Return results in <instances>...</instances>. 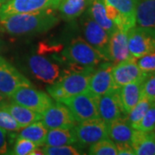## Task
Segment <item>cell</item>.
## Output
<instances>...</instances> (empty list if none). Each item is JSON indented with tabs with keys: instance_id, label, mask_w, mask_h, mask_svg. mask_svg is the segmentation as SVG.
<instances>
[{
	"instance_id": "obj_10",
	"label": "cell",
	"mask_w": 155,
	"mask_h": 155,
	"mask_svg": "<svg viewBox=\"0 0 155 155\" xmlns=\"http://www.w3.org/2000/svg\"><path fill=\"white\" fill-rule=\"evenodd\" d=\"M41 121L48 129L52 128H73L77 121L66 104L57 102L41 115Z\"/></svg>"
},
{
	"instance_id": "obj_1",
	"label": "cell",
	"mask_w": 155,
	"mask_h": 155,
	"mask_svg": "<svg viewBox=\"0 0 155 155\" xmlns=\"http://www.w3.org/2000/svg\"><path fill=\"white\" fill-rule=\"evenodd\" d=\"M59 22L54 9L17 13L0 17V29L11 35H33L46 33Z\"/></svg>"
},
{
	"instance_id": "obj_25",
	"label": "cell",
	"mask_w": 155,
	"mask_h": 155,
	"mask_svg": "<svg viewBox=\"0 0 155 155\" xmlns=\"http://www.w3.org/2000/svg\"><path fill=\"white\" fill-rule=\"evenodd\" d=\"M48 131V129L45 127L43 122L40 120L29 124L26 127H22L19 130V134L17 137L28 139L35 142V144L41 147L44 145Z\"/></svg>"
},
{
	"instance_id": "obj_24",
	"label": "cell",
	"mask_w": 155,
	"mask_h": 155,
	"mask_svg": "<svg viewBox=\"0 0 155 155\" xmlns=\"http://www.w3.org/2000/svg\"><path fill=\"white\" fill-rule=\"evenodd\" d=\"M77 143L73 128H52L48 129L44 145L63 146Z\"/></svg>"
},
{
	"instance_id": "obj_21",
	"label": "cell",
	"mask_w": 155,
	"mask_h": 155,
	"mask_svg": "<svg viewBox=\"0 0 155 155\" xmlns=\"http://www.w3.org/2000/svg\"><path fill=\"white\" fill-rule=\"evenodd\" d=\"M2 107H4L6 110L11 113V116L15 118V120L21 127H26L29 124L36 121H40L41 119V114L13 102L8 103Z\"/></svg>"
},
{
	"instance_id": "obj_5",
	"label": "cell",
	"mask_w": 155,
	"mask_h": 155,
	"mask_svg": "<svg viewBox=\"0 0 155 155\" xmlns=\"http://www.w3.org/2000/svg\"><path fill=\"white\" fill-rule=\"evenodd\" d=\"M77 143L83 147H90L102 140L109 138L108 124L100 117L78 122L73 127Z\"/></svg>"
},
{
	"instance_id": "obj_16",
	"label": "cell",
	"mask_w": 155,
	"mask_h": 155,
	"mask_svg": "<svg viewBox=\"0 0 155 155\" xmlns=\"http://www.w3.org/2000/svg\"><path fill=\"white\" fill-rule=\"evenodd\" d=\"M109 57L114 65L122 61L134 59L131 55L127 43V32L116 29L110 35L109 40Z\"/></svg>"
},
{
	"instance_id": "obj_2",
	"label": "cell",
	"mask_w": 155,
	"mask_h": 155,
	"mask_svg": "<svg viewBox=\"0 0 155 155\" xmlns=\"http://www.w3.org/2000/svg\"><path fill=\"white\" fill-rule=\"evenodd\" d=\"M61 61L68 64L84 67H95L104 61L103 57L92 46L82 37L73 38L61 53Z\"/></svg>"
},
{
	"instance_id": "obj_23",
	"label": "cell",
	"mask_w": 155,
	"mask_h": 155,
	"mask_svg": "<svg viewBox=\"0 0 155 155\" xmlns=\"http://www.w3.org/2000/svg\"><path fill=\"white\" fill-rule=\"evenodd\" d=\"M136 22L139 26L155 28V0H138Z\"/></svg>"
},
{
	"instance_id": "obj_32",
	"label": "cell",
	"mask_w": 155,
	"mask_h": 155,
	"mask_svg": "<svg viewBox=\"0 0 155 155\" xmlns=\"http://www.w3.org/2000/svg\"><path fill=\"white\" fill-rule=\"evenodd\" d=\"M155 127V100H153L150 105L149 109L146 112L142 120L139 123L137 130L149 132L153 131Z\"/></svg>"
},
{
	"instance_id": "obj_30",
	"label": "cell",
	"mask_w": 155,
	"mask_h": 155,
	"mask_svg": "<svg viewBox=\"0 0 155 155\" xmlns=\"http://www.w3.org/2000/svg\"><path fill=\"white\" fill-rule=\"evenodd\" d=\"M44 154L47 155H79L82 154L81 151L72 145L63 146H47L43 145L41 147Z\"/></svg>"
},
{
	"instance_id": "obj_20",
	"label": "cell",
	"mask_w": 155,
	"mask_h": 155,
	"mask_svg": "<svg viewBox=\"0 0 155 155\" xmlns=\"http://www.w3.org/2000/svg\"><path fill=\"white\" fill-rule=\"evenodd\" d=\"M131 146L137 155H155V133L134 130Z\"/></svg>"
},
{
	"instance_id": "obj_11",
	"label": "cell",
	"mask_w": 155,
	"mask_h": 155,
	"mask_svg": "<svg viewBox=\"0 0 155 155\" xmlns=\"http://www.w3.org/2000/svg\"><path fill=\"white\" fill-rule=\"evenodd\" d=\"M61 0H9L0 6V17L57 9Z\"/></svg>"
},
{
	"instance_id": "obj_26",
	"label": "cell",
	"mask_w": 155,
	"mask_h": 155,
	"mask_svg": "<svg viewBox=\"0 0 155 155\" xmlns=\"http://www.w3.org/2000/svg\"><path fill=\"white\" fill-rule=\"evenodd\" d=\"M115 7L117 11L129 21L136 23V8L138 0H104Z\"/></svg>"
},
{
	"instance_id": "obj_6",
	"label": "cell",
	"mask_w": 155,
	"mask_h": 155,
	"mask_svg": "<svg viewBox=\"0 0 155 155\" xmlns=\"http://www.w3.org/2000/svg\"><path fill=\"white\" fill-rule=\"evenodd\" d=\"M10 99L13 103L24 106L41 115L53 104V100L49 95L35 90L33 86H22L17 89Z\"/></svg>"
},
{
	"instance_id": "obj_34",
	"label": "cell",
	"mask_w": 155,
	"mask_h": 155,
	"mask_svg": "<svg viewBox=\"0 0 155 155\" xmlns=\"http://www.w3.org/2000/svg\"><path fill=\"white\" fill-rule=\"evenodd\" d=\"M47 90H48V92L50 97L53 99L55 100L56 102L62 103L64 100L68 98L67 92L61 86V84L59 83V81H56L55 83L49 84L47 87Z\"/></svg>"
},
{
	"instance_id": "obj_19",
	"label": "cell",
	"mask_w": 155,
	"mask_h": 155,
	"mask_svg": "<svg viewBox=\"0 0 155 155\" xmlns=\"http://www.w3.org/2000/svg\"><path fill=\"white\" fill-rule=\"evenodd\" d=\"M88 7L87 14L102 28L105 29L109 35L117 29L116 24L107 16L104 0H90Z\"/></svg>"
},
{
	"instance_id": "obj_38",
	"label": "cell",
	"mask_w": 155,
	"mask_h": 155,
	"mask_svg": "<svg viewBox=\"0 0 155 155\" xmlns=\"http://www.w3.org/2000/svg\"><path fill=\"white\" fill-rule=\"evenodd\" d=\"M117 148V154L119 155H134V151L132 146L129 144H116Z\"/></svg>"
},
{
	"instance_id": "obj_18",
	"label": "cell",
	"mask_w": 155,
	"mask_h": 155,
	"mask_svg": "<svg viewBox=\"0 0 155 155\" xmlns=\"http://www.w3.org/2000/svg\"><path fill=\"white\" fill-rule=\"evenodd\" d=\"M134 130L135 129L127 121V116H121L115 121L108 123L109 138L116 144L131 145Z\"/></svg>"
},
{
	"instance_id": "obj_13",
	"label": "cell",
	"mask_w": 155,
	"mask_h": 155,
	"mask_svg": "<svg viewBox=\"0 0 155 155\" xmlns=\"http://www.w3.org/2000/svg\"><path fill=\"white\" fill-rule=\"evenodd\" d=\"M99 117L108 124L121 117L123 114L119 96V88L113 89L108 93L97 97Z\"/></svg>"
},
{
	"instance_id": "obj_37",
	"label": "cell",
	"mask_w": 155,
	"mask_h": 155,
	"mask_svg": "<svg viewBox=\"0 0 155 155\" xmlns=\"http://www.w3.org/2000/svg\"><path fill=\"white\" fill-rule=\"evenodd\" d=\"M8 152L7 131L0 127V154H7Z\"/></svg>"
},
{
	"instance_id": "obj_41",
	"label": "cell",
	"mask_w": 155,
	"mask_h": 155,
	"mask_svg": "<svg viewBox=\"0 0 155 155\" xmlns=\"http://www.w3.org/2000/svg\"><path fill=\"white\" fill-rule=\"evenodd\" d=\"M153 130H154V131H153V132H154V133H155V127H154V128H153Z\"/></svg>"
},
{
	"instance_id": "obj_14",
	"label": "cell",
	"mask_w": 155,
	"mask_h": 155,
	"mask_svg": "<svg viewBox=\"0 0 155 155\" xmlns=\"http://www.w3.org/2000/svg\"><path fill=\"white\" fill-rule=\"evenodd\" d=\"M149 74L142 72L137 65L136 59L125 61L114 65L112 69V76L116 88L133 81L146 78Z\"/></svg>"
},
{
	"instance_id": "obj_8",
	"label": "cell",
	"mask_w": 155,
	"mask_h": 155,
	"mask_svg": "<svg viewBox=\"0 0 155 155\" xmlns=\"http://www.w3.org/2000/svg\"><path fill=\"white\" fill-rule=\"evenodd\" d=\"M22 86H33V84L11 63L0 56V91L10 98L17 89Z\"/></svg>"
},
{
	"instance_id": "obj_22",
	"label": "cell",
	"mask_w": 155,
	"mask_h": 155,
	"mask_svg": "<svg viewBox=\"0 0 155 155\" xmlns=\"http://www.w3.org/2000/svg\"><path fill=\"white\" fill-rule=\"evenodd\" d=\"M89 3L90 0H61L57 8L61 17L70 22L83 14L88 7Z\"/></svg>"
},
{
	"instance_id": "obj_17",
	"label": "cell",
	"mask_w": 155,
	"mask_h": 155,
	"mask_svg": "<svg viewBox=\"0 0 155 155\" xmlns=\"http://www.w3.org/2000/svg\"><path fill=\"white\" fill-rule=\"evenodd\" d=\"M146 78L135 80L119 88L120 101L124 116H127L142 97V89Z\"/></svg>"
},
{
	"instance_id": "obj_4",
	"label": "cell",
	"mask_w": 155,
	"mask_h": 155,
	"mask_svg": "<svg viewBox=\"0 0 155 155\" xmlns=\"http://www.w3.org/2000/svg\"><path fill=\"white\" fill-rule=\"evenodd\" d=\"M127 43L134 59L155 51V28L134 26L127 31Z\"/></svg>"
},
{
	"instance_id": "obj_15",
	"label": "cell",
	"mask_w": 155,
	"mask_h": 155,
	"mask_svg": "<svg viewBox=\"0 0 155 155\" xmlns=\"http://www.w3.org/2000/svg\"><path fill=\"white\" fill-rule=\"evenodd\" d=\"M94 70L95 67H91L82 72H70L60 78L58 81L70 97L88 91L90 78Z\"/></svg>"
},
{
	"instance_id": "obj_27",
	"label": "cell",
	"mask_w": 155,
	"mask_h": 155,
	"mask_svg": "<svg viewBox=\"0 0 155 155\" xmlns=\"http://www.w3.org/2000/svg\"><path fill=\"white\" fill-rule=\"evenodd\" d=\"M152 102L153 101L150 100L149 98L146 97H142L137 103V104L134 106L131 111L127 115V121L134 129L137 128L139 123L142 120L146 112L149 109Z\"/></svg>"
},
{
	"instance_id": "obj_12",
	"label": "cell",
	"mask_w": 155,
	"mask_h": 155,
	"mask_svg": "<svg viewBox=\"0 0 155 155\" xmlns=\"http://www.w3.org/2000/svg\"><path fill=\"white\" fill-rule=\"evenodd\" d=\"M113 67L114 64L108 61L102 63L97 70L95 69L90 78L88 86V91L91 94L99 97L116 88L112 76Z\"/></svg>"
},
{
	"instance_id": "obj_33",
	"label": "cell",
	"mask_w": 155,
	"mask_h": 155,
	"mask_svg": "<svg viewBox=\"0 0 155 155\" xmlns=\"http://www.w3.org/2000/svg\"><path fill=\"white\" fill-rule=\"evenodd\" d=\"M137 65L140 69L147 74L155 72V51L138 58Z\"/></svg>"
},
{
	"instance_id": "obj_7",
	"label": "cell",
	"mask_w": 155,
	"mask_h": 155,
	"mask_svg": "<svg viewBox=\"0 0 155 155\" xmlns=\"http://www.w3.org/2000/svg\"><path fill=\"white\" fill-rule=\"evenodd\" d=\"M81 24L84 40L99 53L104 61H110L109 33L95 22L88 14L82 19Z\"/></svg>"
},
{
	"instance_id": "obj_28",
	"label": "cell",
	"mask_w": 155,
	"mask_h": 155,
	"mask_svg": "<svg viewBox=\"0 0 155 155\" xmlns=\"http://www.w3.org/2000/svg\"><path fill=\"white\" fill-rule=\"evenodd\" d=\"M88 153L91 155H117V148L114 141L106 138L90 146Z\"/></svg>"
},
{
	"instance_id": "obj_9",
	"label": "cell",
	"mask_w": 155,
	"mask_h": 155,
	"mask_svg": "<svg viewBox=\"0 0 155 155\" xmlns=\"http://www.w3.org/2000/svg\"><path fill=\"white\" fill-rule=\"evenodd\" d=\"M29 71L38 80L52 84L61 78V67L41 54H33L28 58Z\"/></svg>"
},
{
	"instance_id": "obj_36",
	"label": "cell",
	"mask_w": 155,
	"mask_h": 155,
	"mask_svg": "<svg viewBox=\"0 0 155 155\" xmlns=\"http://www.w3.org/2000/svg\"><path fill=\"white\" fill-rule=\"evenodd\" d=\"M142 97L155 100V72L149 74L145 79L142 89Z\"/></svg>"
},
{
	"instance_id": "obj_31",
	"label": "cell",
	"mask_w": 155,
	"mask_h": 155,
	"mask_svg": "<svg viewBox=\"0 0 155 155\" xmlns=\"http://www.w3.org/2000/svg\"><path fill=\"white\" fill-rule=\"evenodd\" d=\"M0 127L7 132L12 133L17 132L22 128L11 113L4 107H0Z\"/></svg>"
},
{
	"instance_id": "obj_39",
	"label": "cell",
	"mask_w": 155,
	"mask_h": 155,
	"mask_svg": "<svg viewBox=\"0 0 155 155\" xmlns=\"http://www.w3.org/2000/svg\"><path fill=\"white\" fill-rule=\"evenodd\" d=\"M8 99H9V97H7L5 95L3 94V93L0 91V107L5 105L6 104H8V103H9V102H8Z\"/></svg>"
},
{
	"instance_id": "obj_40",
	"label": "cell",
	"mask_w": 155,
	"mask_h": 155,
	"mask_svg": "<svg viewBox=\"0 0 155 155\" xmlns=\"http://www.w3.org/2000/svg\"><path fill=\"white\" fill-rule=\"evenodd\" d=\"M9 0H0V6L3 5L4 4H5L6 2H8Z\"/></svg>"
},
{
	"instance_id": "obj_3",
	"label": "cell",
	"mask_w": 155,
	"mask_h": 155,
	"mask_svg": "<svg viewBox=\"0 0 155 155\" xmlns=\"http://www.w3.org/2000/svg\"><path fill=\"white\" fill-rule=\"evenodd\" d=\"M62 104L69 108L77 122L99 117L97 97L91 94L89 91L70 97L64 100Z\"/></svg>"
},
{
	"instance_id": "obj_29",
	"label": "cell",
	"mask_w": 155,
	"mask_h": 155,
	"mask_svg": "<svg viewBox=\"0 0 155 155\" xmlns=\"http://www.w3.org/2000/svg\"><path fill=\"white\" fill-rule=\"evenodd\" d=\"M38 147H40L39 145L28 139L17 137L12 149L9 151L8 153L14 155H31L34 150Z\"/></svg>"
},
{
	"instance_id": "obj_35",
	"label": "cell",
	"mask_w": 155,
	"mask_h": 155,
	"mask_svg": "<svg viewBox=\"0 0 155 155\" xmlns=\"http://www.w3.org/2000/svg\"><path fill=\"white\" fill-rule=\"evenodd\" d=\"M63 44H50L47 42H40L37 48L38 54H61L62 50L64 49Z\"/></svg>"
}]
</instances>
